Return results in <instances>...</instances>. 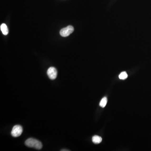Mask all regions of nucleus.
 I'll list each match as a JSON object with an SVG mask.
<instances>
[{
    "label": "nucleus",
    "mask_w": 151,
    "mask_h": 151,
    "mask_svg": "<svg viewBox=\"0 0 151 151\" xmlns=\"http://www.w3.org/2000/svg\"><path fill=\"white\" fill-rule=\"evenodd\" d=\"M22 127L21 125H16L13 128L11 134L14 137H17L22 134Z\"/></svg>",
    "instance_id": "obj_3"
},
{
    "label": "nucleus",
    "mask_w": 151,
    "mask_h": 151,
    "mask_svg": "<svg viewBox=\"0 0 151 151\" xmlns=\"http://www.w3.org/2000/svg\"><path fill=\"white\" fill-rule=\"evenodd\" d=\"M92 141L95 144H100L102 141V138L100 136H94L92 138Z\"/></svg>",
    "instance_id": "obj_6"
},
{
    "label": "nucleus",
    "mask_w": 151,
    "mask_h": 151,
    "mask_svg": "<svg viewBox=\"0 0 151 151\" xmlns=\"http://www.w3.org/2000/svg\"><path fill=\"white\" fill-rule=\"evenodd\" d=\"M25 145L29 147L35 148L36 149H40L42 148V144L40 141L33 138L28 139L25 142Z\"/></svg>",
    "instance_id": "obj_1"
},
{
    "label": "nucleus",
    "mask_w": 151,
    "mask_h": 151,
    "mask_svg": "<svg viewBox=\"0 0 151 151\" xmlns=\"http://www.w3.org/2000/svg\"><path fill=\"white\" fill-rule=\"evenodd\" d=\"M47 74L49 78L51 80L56 79L57 76V71L56 68L51 67L47 71Z\"/></svg>",
    "instance_id": "obj_4"
},
{
    "label": "nucleus",
    "mask_w": 151,
    "mask_h": 151,
    "mask_svg": "<svg viewBox=\"0 0 151 151\" xmlns=\"http://www.w3.org/2000/svg\"><path fill=\"white\" fill-rule=\"evenodd\" d=\"M107 103V98L106 97L103 98L100 102V105L102 108H104Z\"/></svg>",
    "instance_id": "obj_7"
},
{
    "label": "nucleus",
    "mask_w": 151,
    "mask_h": 151,
    "mask_svg": "<svg viewBox=\"0 0 151 151\" xmlns=\"http://www.w3.org/2000/svg\"><path fill=\"white\" fill-rule=\"evenodd\" d=\"M127 77V74L126 72H125V71L121 72L120 74L119 75V78L120 79H122V80L126 79Z\"/></svg>",
    "instance_id": "obj_8"
},
{
    "label": "nucleus",
    "mask_w": 151,
    "mask_h": 151,
    "mask_svg": "<svg viewBox=\"0 0 151 151\" xmlns=\"http://www.w3.org/2000/svg\"><path fill=\"white\" fill-rule=\"evenodd\" d=\"M74 31V27L71 25H69L61 30L60 32V35L63 37H67L69 36L70 34L73 33Z\"/></svg>",
    "instance_id": "obj_2"
},
{
    "label": "nucleus",
    "mask_w": 151,
    "mask_h": 151,
    "mask_svg": "<svg viewBox=\"0 0 151 151\" xmlns=\"http://www.w3.org/2000/svg\"><path fill=\"white\" fill-rule=\"evenodd\" d=\"M1 30L3 34L5 35H7L8 33V30L6 25L5 24H2L1 25Z\"/></svg>",
    "instance_id": "obj_5"
},
{
    "label": "nucleus",
    "mask_w": 151,
    "mask_h": 151,
    "mask_svg": "<svg viewBox=\"0 0 151 151\" xmlns=\"http://www.w3.org/2000/svg\"><path fill=\"white\" fill-rule=\"evenodd\" d=\"M61 151H69V150H64V149H62V150H61Z\"/></svg>",
    "instance_id": "obj_9"
}]
</instances>
